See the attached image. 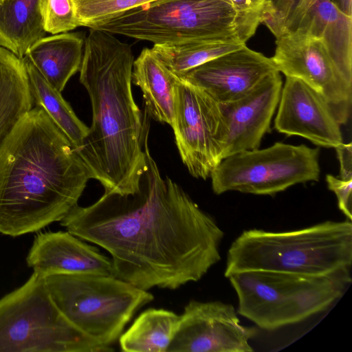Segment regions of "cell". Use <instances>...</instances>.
<instances>
[{
	"label": "cell",
	"mask_w": 352,
	"mask_h": 352,
	"mask_svg": "<svg viewBox=\"0 0 352 352\" xmlns=\"http://www.w3.org/2000/svg\"><path fill=\"white\" fill-rule=\"evenodd\" d=\"M137 191L104 192L60 221L74 236L111 256L112 276L144 290L176 289L199 280L221 260L224 233L175 182L163 177L146 146Z\"/></svg>",
	"instance_id": "1"
},
{
	"label": "cell",
	"mask_w": 352,
	"mask_h": 352,
	"mask_svg": "<svg viewBox=\"0 0 352 352\" xmlns=\"http://www.w3.org/2000/svg\"><path fill=\"white\" fill-rule=\"evenodd\" d=\"M133 62L129 44L90 28L78 72L91 100L92 122L76 149L91 179L104 192L120 195L138 190L147 166L149 122L132 93Z\"/></svg>",
	"instance_id": "2"
},
{
	"label": "cell",
	"mask_w": 352,
	"mask_h": 352,
	"mask_svg": "<svg viewBox=\"0 0 352 352\" xmlns=\"http://www.w3.org/2000/svg\"><path fill=\"white\" fill-rule=\"evenodd\" d=\"M89 179L72 142L34 106L0 147V233L18 236L60 221Z\"/></svg>",
	"instance_id": "3"
},
{
	"label": "cell",
	"mask_w": 352,
	"mask_h": 352,
	"mask_svg": "<svg viewBox=\"0 0 352 352\" xmlns=\"http://www.w3.org/2000/svg\"><path fill=\"white\" fill-rule=\"evenodd\" d=\"M351 264V221H327L289 231H243L228 251L224 275L269 271L320 276Z\"/></svg>",
	"instance_id": "4"
},
{
	"label": "cell",
	"mask_w": 352,
	"mask_h": 352,
	"mask_svg": "<svg viewBox=\"0 0 352 352\" xmlns=\"http://www.w3.org/2000/svg\"><path fill=\"white\" fill-rule=\"evenodd\" d=\"M238 298L237 313L267 331L302 322L340 298L351 269L320 276L247 271L228 277Z\"/></svg>",
	"instance_id": "5"
},
{
	"label": "cell",
	"mask_w": 352,
	"mask_h": 352,
	"mask_svg": "<svg viewBox=\"0 0 352 352\" xmlns=\"http://www.w3.org/2000/svg\"><path fill=\"white\" fill-rule=\"evenodd\" d=\"M49 292L65 317L99 344L110 346L134 314L153 295L113 276L56 274L45 276Z\"/></svg>",
	"instance_id": "6"
},
{
	"label": "cell",
	"mask_w": 352,
	"mask_h": 352,
	"mask_svg": "<svg viewBox=\"0 0 352 352\" xmlns=\"http://www.w3.org/2000/svg\"><path fill=\"white\" fill-rule=\"evenodd\" d=\"M61 313L45 277L33 272L20 287L0 299V352H109Z\"/></svg>",
	"instance_id": "7"
},
{
	"label": "cell",
	"mask_w": 352,
	"mask_h": 352,
	"mask_svg": "<svg viewBox=\"0 0 352 352\" xmlns=\"http://www.w3.org/2000/svg\"><path fill=\"white\" fill-rule=\"evenodd\" d=\"M235 16L230 0H157L92 28L153 44L238 39Z\"/></svg>",
	"instance_id": "8"
},
{
	"label": "cell",
	"mask_w": 352,
	"mask_h": 352,
	"mask_svg": "<svg viewBox=\"0 0 352 352\" xmlns=\"http://www.w3.org/2000/svg\"><path fill=\"white\" fill-rule=\"evenodd\" d=\"M319 155L318 148L283 142L237 153L212 171V188L216 195L239 191L272 195L298 184L318 182Z\"/></svg>",
	"instance_id": "9"
},
{
	"label": "cell",
	"mask_w": 352,
	"mask_h": 352,
	"mask_svg": "<svg viewBox=\"0 0 352 352\" xmlns=\"http://www.w3.org/2000/svg\"><path fill=\"white\" fill-rule=\"evenodd\" d=\"M180 157L195 178L206 179L222 161L225 133L220 104L178 77L171 124Z\"/></svg>",
	"instance_id": "10"
},
{
	"label": "cell",
	"mask_w": 352,
	"mask_h": 352,
	"mask_svg": "<svg viewBox=\"0 0 352 352\" xmlns=\"http://www.w3.org/2000/svg\"><path fill=\"white\" fill-rule=\"evenodd\" d=\"M261 23L276 37L299 33L320 39L352 82V16L331 0H267Z\"/></svg>",
	"instance_id": "11"
},
{
	"label": "cell",
	"mask_w": 352,
	"mask_h": 352,
	"mask_svg": "<svg viewBox=\"0 0 352 352\" xmlns=\"http://www.w3.org/2000/svg\"><path fill=\"white\" fill-rule=\"evenodd\" d=\"M276 38L275 53L271 58L277 70L311 87L328 103L340 124H345L351 117L352 83L338 69L323 43L299 33Z\"/></svg>",
	"instance_id": "12"
},
{
	"label": "cell",
	"mask_w": 352,
	"mask_h": 352,
	"mask_svg": "<svg viewBox=\"0 0 352 352\" xmlns=\"http://www.w3.org/2000/svg\"><path fill=\"white\" fill-rule=\"evenodd\" d=\"M254 327L242 324L233 305L192 300L179 316L167 352H252Z\"/></svg>",
	"instance_id": "13"
},
{
	"label": "cell",
	"mask_w": 352,
	"mask_h": 352,
	"mask_svg": "<svg viewBox=\"0 0 352 352\" xmlns=\"http://www.w3.org/2000/svg\"><path fill=\"white\" fill-rule=\"evenodd\" d=\"M282 87L280 73L275 71L241 98L220 104L225 123L223 160L259 148L262 138L270 129Z\"/></svg>",
	"instance_id": "14"
},
{
	"label": "cell",
	"mask_w": 352,
	"mask_h": 352,
	"mask_svg": "<svg viewBox=\"0 0 352 352\" xmlns=\"http://www.w3.org/2000/svg\"><path fill=\"white\" fill-rule=\"evenodd\" d=\"M340 126L318 93L298 78L286 77L274 120L277 131L335 148L343 143Z\"/></svg>",
	"instance_id": "15"
},
{
	"label": "cell",
	"mask_w": 352,
	"mask_h": 352,
	"mask_svg": "<svg viewBox=\"0 0 352 352\" xmlns=\"http://www.w3.org/2000/svg\"><path fill=\"white\" fill-rule=\"evenodd\" d=\"M275 71L278 70L272 58L245 45L178 77L202 89L219 104H225L241 98Z\"/></svg>",
	"instance_id": "16"
},
{
	"label": "cell",
	"mask_w": 352,
	"mask_h": 352,
	"mask_svg": "<svg viewBox=\"0 0 352 352\" xmlns=\"http://www.w3.org/2000/svg\"><path fill=\"white\" fill-rule=\"evenodd\" d=\"M27 265L43 276L91 274L112 276L111 260L99 249L67 232H40L26 258Z\"/></svg>",
	"instance_id": "17"
},
{
	"label": "cell",
	"mask_w": 352,
	"mask_h": 352,
	"mask_svg": "<svg viewBox=\"0 0 352 352\" xmlns=\"http://www.w3.org/2000/svg\"><path fill=\"white\" fill-rule=\"evenodd\" d=\"M85 39L78 32L45 36L28 50L23 59L32 63L47 82L62 92L79 71Z\"/></svg>",
	"instance_id": "18"
},
{
	"label": "cell",
	"mask_w": 352,
	"mask_h": 352,
	"mask_svg": "<svg viewBox=\"0 0 352 352\" xmlns=\"http://www.w3.org/2000/svg\"><path fill=\"white\" fill-rule=\"evenodd\" d=\"M131 79L142 90L147 115L159 122L171 125L178 76L151 48L145 47L134 60Z\"/></svg>",
	"instance_id": "19"
},
{
	"label": "cell",
	"mask_w": 352,
	"mask_h": 352,
	"mask_svg": "<svg viewBox=\"0 0 352 352\" xmlns=\"http://www.w3.org/2000/svg\"><path fill=\"white\" fill-rule=\"evenodd\" d=\"M34 106L23 59L0 46V147Z\"/></svg>",
	"instance_id": "20"
},
{
	"label": "cell",
	"mask_w": 352,
	"mask_h": 352,
	"mask_svg": "<svg viewBox=\"0 0 352 352\" xmlns=\"http://www.w3.org/2000/svg\"><path fill=\"white\" fill-rule=\"evenodd\" d=\"M46 33L38 0H4L0 4V46L19 58Z\"/></svg>",
	"instance_id": "21"
},
{
	"label": "cell",
	"mask_w": 352,
	"mask_h": 352,
	"mask_svg": "<svg viewBox=\"0 0 352 352\" xmlns=\"http://www.w3.org/2000/svg\"><path fill=\"white\" fill-rule=\"evenodd\" d=\"M179 316L163 309L143 311L119 337L122 351L167 352L175 333Z\"/></svg>",
	"instance_id": "22"
},
{
	"label": "cell",
	"mask_w": 352,
	"mask_h": 352,
	"mask_svg": "<svg viewBox=\"0 0 352 352\" xmlns=\"http://www.w3.org/2000/svg\"><path fill=\"white\" fill-rule=\"evenodd\" d=\"M23 60L34 106L43 108L75 148H78L87 134L89 127L78 118L61 92L52 87L32 63Z\"/></svg>",
	"instance_id": "23"
},
{
	"label": "cell",
	"mask_w": 352,
	"mask_h": 352,
	"mask_svg": "<svg viewBox=\"0 0 352 352\" xmlns=\"http://www.w3.org/2000/svg\"><path fill=\"white\" fill-rule=\"evenodd\" d=\"M238 39L199 40L177 43L153 44L152 50L175 75L188 71L245 45Z\"/></svg>",
	"instance_id": "24"
},
{
	"label": "cell",
	"mask_w": 352,
	"mask_h": 352,
	"mask_svg": "<svg viewBox=\"0 0 352 352\" xmlns=\"http://www.w3.org/2000/svg\"><path fill=\"white\" fill-rule=\"evenodd\" d=\"M157 0H72L79 26L92 28Z\"/></svg>",
	"instance_id": "25"
},
{
	"label": "cell",
	"mask_w": 352,
	"mask_h": 352,
	"mask_svg": "<svg viewBox=\"0 0 352 352\" xmlns=\"http://www.w3.org/2000/svg\"><path fill=\"white\" fill-rule=\"evenodd\" d=\"M38 8L46 32H67L79 27L72 0H38Z\"/></svg>",
	"instance_id": "26"
},
{
	"label": "cell",
	"mask_w": 352,
	"mask_h": 352,
	"mask_svg": "<svg viewBox=\"0 0 352 352\" xmlns=\"http://www.w3.org/2000/svg\"><path fill=\"white\" fill-rule=\"evenodd\" d=\"M267 1L230 0L236 14V35L243 43L254 34Z\"/></svg>",
	"instance_id": "27"
},
{
	"label": "cell",
	"mask_w": 352,
	"mask_h": 352,
	"mask_svg": "<svg viewBox=\"0 0 352 352\" xmlns=\"http://www.w3.org/2000/svg\"><path fill=\"white\" fill-rule=\"evenodd\" d=\"M326 181L329 189L336 195L339 209L346 217L352 219V179L344 180L327 175Z\"/></svg>",
	"instance_id": "28"
},
{
	"label": "cell",
	"mask_w": 352,
	"mask_h": 352,
	"mask_svg": "<svg viewBox=\"0 0 352 352\" xmlns=\"http://www.w3.org/2000/svg\"><path fill=\"white\" fill-rule=\"evenodd\" d=\"M340 163V178L344 180L352 179V144L342 143L335 148Z\"/></svg>",
	"instance_id": "29"
},
{
	"label": "cell",
	"mask_w": 352,
	"mask_h": 352,
	"mask_svg": "<svg viewBox=\"0 0 352 352\" xmlns=\"http://www.w3.org/2000/svg\"><path fill=\"white\" fill-rule=\"evenodd\" d=\"M340 10L352 16V0H331Z\"/></svg>",
	"instance_id": "30"
},
{
	"label": "cell",
	"mask_w": 352,
	"mask_h": 352,
	"mask_svg": "<svg viewBox=\"0 0 352 352\" xmlns=\"http://www.w3.org/2000/svg\"><path fill=\"white\" fill-rule=\"evenodd\" d=\"M4 1V0H0V4L2 3Z\"/></svg>",
	"instance_id": "31"
}]
</instances>
